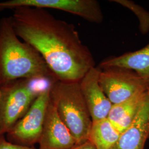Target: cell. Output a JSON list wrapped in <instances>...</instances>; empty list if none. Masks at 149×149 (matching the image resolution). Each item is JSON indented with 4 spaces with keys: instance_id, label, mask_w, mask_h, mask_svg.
<instances>
[{
    "instance_id": "cell-11",
    "label": "cell",
    "mask_w": 149,
    "mask_h": 149,
    "mask_svg": "<svg viewBox=\"0 0 149 149\" xmlns=\"http://www.w3.org/2000/svg\"><path fill=\"white\" fill-rule=\"evenodd\" d=\"M100 66L102 69L118 67L130 70L149 84V43L138 50L104 60Z\"/></svg>"
},
{
    "instance_id": "cell-14",
    "label": "cell",
    "mask_w": 149,
    "mask_h": 149,
    "mask_svg": "<svg viewBox=\"0 0 149 149\" xmlns=\"http://www.w3.org/2000/svg\"><path fill=\"white\" fill-rule=\"evenodd\" d=\"M111 1L123 6L133 12L138 18L139 29L142 34H147L149 32V12L131 1L113 0Z\"/></svg>"
},
{
    "instance_id": "cell-16",
    "label": "cell",
    "mask_w": 149,
    "mask_h": 149,
    "mask_svg": "<svg viewBox=\"0 0 149 149\" xmlns=\"http://www.w3.org/2000/svg\"><path fill=\"white\" fill-rule=\"evenodd\" d=\"M69 149H96V148L89 140H88L85 143L77 145L74 147Z\"/></svg>"
},
{
    "instance_id": "cell-4",
    "label": "cell",
    "mask_w": 149,
    "mask_h": 149,
    "mask_svg": "<svg viewBox=\"0 0 149 149\" xmlns=\"http://www.w3.org/2000/svg\"><path fill=\"white\" fill-rule=\"evenodd\" d=\"M36 81L21 79L0 86V136L11 130L37 98L42 90L35 87Z\"/></svg>"
},
{
    "instance_id": "cell-3",
    "label": "cell",
    "mask_w": 149,
    "mask_h": 149,
    "mask_svg": "<svg viewBox=\"0 0 149 149\" xmlns=\"http://www.w3.org/2000/svg\"><path fill=\"white\" fill-rule=\"evenodd\" d=\"M50 100L77 145L88 140L92 124L90 113L80 88V81L55 80L49 85Z\"/></svg>"
},
{
    "instance_id": "cell-6",
    "label": "cell",
    "mask_w": 149,
    "mask_h": 149,
    "mask_svg": "<svg viewBox=\"0 0 149 149\" xmlns=\"http://www.w3.org/2000/svg\"><path fill=\"white\" fill-rule=\"evenodd\" d=\"M99 82L113 105L128 100L139 91L149 88V84L133 71L118 67L101 70Z\"/></svg>"
},
{
    "instance_id": "cell-7",
    "label": "cell",
    "mask_w": 149,
    "mask_h": 149,
    "mask_svg": "<svg viewBox=\"0 0 149 149\" xmlns=\"http://www.w3.org/2000/svg\"><path fill=\"white\" fill-rule=\"evenodd\" d=\"M38 149H69L77 145L68 128L60 119L56 108L49 101Z\"/></svg>"
},
{
    "instance_id": "cell-13",
    "label": "cell",
    "mask_w": 149,
    "mask_h": 149,
    "mask_svg": "<svg viewBox=\"0 0 149 149\" xmlns=\"http://www.w3.org/2000/svg\"><path fill=\"white\" fill-rule=\"evenodd\" d=\"M120 135L107 118L92 122L88 140L96 149H112Z\"/></svg>"
},
{
    "instance_id": "cell-2",
    "label": "cell",
    "mask_w": 149,
    "mask_h": 149,
    "mask_svg": "<svg viewBox=\"0 0 149 149\" xmlns=\"http://www.w3.org/2000/svg\"><path fill=\"white\" fill-rule=\"evenodd\" d=\"M21 79L56 80L41 55L16 34L10 17L0 19V86Z\"/></svg>"
},
{
    "instance_id": "cell-8",
    "label": "cell",
    "mask_w": 149,
    "mask_h": 149,
    "mask_svg": "<svg viewBox=\"0 0 149 149\" xmlns=\"http://www.w3.org/2000/svg\"><path fill=\"white\" fill-rule=\"evenodd\" d=\"M101 69L91 68L80 81V86L92 122L107 118L113 104L99 82Z\"/></svg>"
},
{
    "instance_id": "cell-5",
    "label": "cell",
    "mask_w": 149,
    "mask_h": 149,
    "mask_svg": "<svg viewBox=\"0 0 149 149\" xmlns=\"http://www.w3.org/2000/svg\"><path fill=\"white\" fill-rule=\"evenodd\" d=\"M49 85L40 91L25 116L6 134L8 141L27 147L39 143L50 101Z\"/></svg>"
},
{
    "instance_id": "cell-10",
    "label": "cell",
    "mask_w": 149,
    "mask_h": 149,
    "mask_svg": "<svg viewBox=\"0 0 149 149\" xmlns=\"http://www.w3.org/2000/svg\"><path fill=\"white\" fill-rule=\"evenodd\" d=\"M31 5L38 8L65 11L97 24L103 21L101 6L96 0H32Z\"/></svg>"
},
{
    "instance_id": "cell-9",
    "label": "cell",
    "mask_w": 149,
    "mask_h": 149,
    "mask_svg": "<svg viewBox=\"0 0 149 149\" xmlns=\"http://www.w3.org/2000/svg\"><path fill=\"white\" fill-rule=\"evenodd\" d=\"M149 137V89L130 126L112 149H144Z\"/></svg>"
},
{
    "instance_id": "cell-17",
    "label": "cell",
    "mask_w": 149,
    "mask_h": 149,
    "mask_svg": "<svg viewBox=\"0 0 149 149\" xmlns=\"http://www.w3.org/2000/svg\"></svg>"
},
{
    "instance_id": "cell-15",
    "label": "cell",
    "mask_w": 149,
    "mask_h": 149,
    "mask_svg": "<svg viewBox=\"0 0 149 149\" xmlns=\"http://www.w3.org/2000/svg\"><path fill=\"white\" fill-rule=\"evenodd\" d=\"M0 149H37L34 147H27L12 144L5 138L4 135L0 136Z\"/></svg>"
},
{
    "instance_id": "cell-12",
    "label": "cell",
    "mask_w": 149,
    "mask_h": 149,
    "mask_svg": "<svg viewBox=\"0 0 149 149\" xmlns=\"http://www.w3.org/2000/svg\"><path fill=\"white\" fill-rule=\"evenodd\" d=\"M149 89L139 91L128 100L113 105L108 119L120 133L133 122Z\"/></svg>"
},
{
    "instance_id": "cell-1",
    "label": "cell",
    "mask_w": 149,
    "mask_h": 149,
    "mask_svg": "<svg viewBox=\"0 0 149 149\" xmlns=\"http://www.w3.org/2000/svg\"><path fill=\"white\" fill-rule=\"evenodd\" d=\"M10 18L18 37L41 55L55 79L80 81L95 62L72 24L43 8L22 7Z\"/></svg>"
}]
</instances>
